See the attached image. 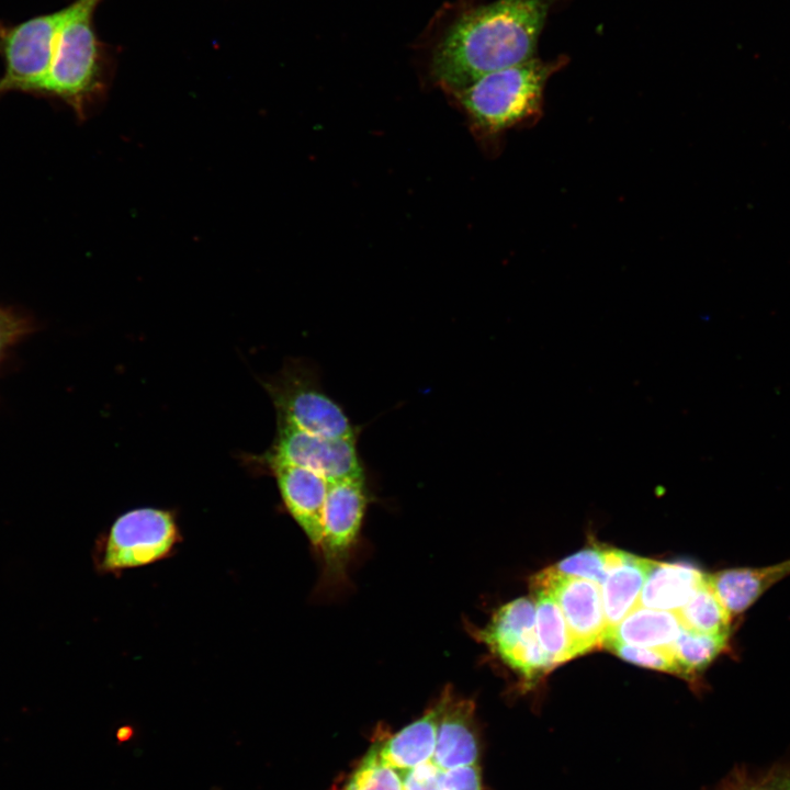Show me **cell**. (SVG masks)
I'll list each match as a JSON object with an SVG mask.
<instances>
[{"label":"cell","instance_id":"obj_1","mask_svg":"<svg viewBox=\"0 0 790 790\" xmlns=\"http://www.w3.org/2000/svg\"><path fill=\"white\" fill-rule=\"evenodd\" d=\"M340 790H484L474 702L445 687L400 730L377 729Z\"/></svg>","mask_w":790,"mask_h":790},{"label":"cell","instance_id":"obj_2","mask_svg":"<svg viewBox=\"0 0 790 790\" xmlns=\"http://www.w3.org/2000/svg\"><path fill=\"white\" fill-rule=\"evenodd\" d=\"M550 4L496 0L465 11L433 50V78L454 94L486 74L534 58Z\"/></svg>","mask_w":790,"mask_h":790},{"label":"cell","instance_id":"obj_3","mask_svg":"<svg viewBox=\"0 0 790 790\" xmlns=\"http://www.w3.org/2000/svg\"><path fill=\"white\" fill-rule=\"evenodd\" d=\"M102 0H74L66 5L55 35L52 60L40 93L67 102L79 116L104 89L106 52L93 26Z\"/></svg>","mask_w":790,"mask_h":790},{"label":"cell","instance_id":"obj_4","mask_svg":"<svg viewBox=\"0 0 790 790\" xmlns=\"http://www.w3.org/2000/svg\"><path fill=\"white\" fill-rule=\"evenodd\" d=\"M563 63L534 57L486 74L454 95L476 131L498 134L541 114L545 84Z\"/></svg>","mask_w":790,"mask_h":790},{"label":"cell","instance_id":"obj_5","mask_svg":"<svg viewBox=\"0 0 790 790\" xmlns=\"http://www.w3.org/2000/svg\"><path fill=\"white\" fill-rule=\"evenodd\" d=\"M276 424L325 438H357L345 409L323 390L313 369L290 362L264 383Z\"/></svg>","mask_w":790,"mask_h":790},{"label":"cell","instance_id":"obj_6","mask_svg":"<svg viewBox=\"0 0 790 790\" xmlns=\"http://www.w3.org/2000/svg\"><path fill=\"white\" fill-rule=\"evenodd\" d=\"M66 8L12 24L0 20V97L12 91L40 93L48 72L55 35Z\"/></svg>","mask_w":790,"mask_h":790},{"label":"cell","instance_id":"obj_7","mask_svg":"<svg viewBox=\"0 0 790 790\" xmlns=\"http://www.w3.org/2000/svg\"><path fill=\"white\" fill-rule=\"evenodd\" d=\"M179 530L171 511L137 508L121 515L108 533L101 566L106 572L139 567L165 558Z\"/></svg>","mask_w":790,"mask_h":790},{"label":"cell","instance_id":"obj_8","mask_svg":"<svg viewBox=\"0 0 790 790\" xmlns=\"http://www.w3.org/2000/svg\"><path fill=\"white\" fill-rule=\"evenodd\" d=\"M258 459L266 467H305L329 482L364 475L357 438H325L282 424L271 448Z\"/></svg>","mask_w":790,"mask_h":790},{"label":"cell","instance_id":"obj_9","mask_svg":"<svg viewBox=\"0 0 790 790\" xmlns=\"http://www.w3.org/2000/svg\"><path fill=\"white\" fill-rule=\"evenodd\" d=\"M478 636L527 685L534 684L551 669L537 637L535 605L528 598L500 607Z\"/></svg>","mask_w":790,"mask_h":790},{"label":"cell","instance_id":"obj_10","mask_svg":"<svg viewBox=\"0 0 790 790\" xmlns=\"http://www.w3.org/2000/svg\"><path fill=\"white\" fill-rule=\"evenodd\" d=\"M534 592H548L558 603L578 655L602 646L607 632L600 586L591 580L558 573L553 566L530 580Z\"/></svg>","mask_w":790,"mask_h":790},{"label":"cell","instance_id":"obj_11","mask_svg":"<svg viewBox=\"0 0 790 790\" xmlns=\"http://www.w3.org/2000/svg\"><path fill=\"white\" fill-rule=\"evenodd\" d=\"M368 500L364 475L330 483L324 507L319 546L327 579L335 582L343 577L362 526Z\"/></svg>","mask_w":790,"mask_h":790},{"label":"cell","instance_id":"obj_12","mask_svg":"<svg viewBox=\"0 0 790 790\" xmlns=\"http://www.w3.org/2000/svg\"><path fill=\"white\" fill-rule=\"evenodd\" d=\"M275 477L285 508L318 550L323 537V515L330 483L324 476L301 466L268 467Z\"/></svg>","mask_w":790,"mask_h":790},{"label":"cell","instance_id":"obj_13","mask_svg":"<svg viewBox=\"0 0 790 790\" xmlns=\"http://www.w3.org/2000/svg\"><path fill=\"white\" fill-rule=\"evenodd\" d=\"M788 576L790 558L765 566L722 569L708 574V583L727 613L736 620Z\"/></svg>","mask_w":790,"mask_h":790},{"label":"cell","instance_id":"obj_14","mask_svg":"<svg viewBox=\"0 0 790 790\" xmlns=\"http://www.w3.org/2000/svg\"><path fill=\"white\" fill-rule=\"evenodd\" d=\"M707 575L690 564L651 561L639 606L676 613L706 582Z\"/></svg>","mask_w":790,"mask_h":790},{"label":"cell","instance_id":"obj_15","mask_svg":"<svg viewBox=\"0 0 790 790\" xmlns=\"http://www.w3.org/2000/svg\"><path fill=\"white\" fill-rule=\"evenodd\" d=\"M650 564L651 560L625 552L622 561L608 569L600 584L607 631L639 606Z\"/></svg>","mask_w":790,"mask_h":790},{"label":"cell","instance_id":"obj_16","mask_svg":"<svg viewBox=\"0 0 790 790\" xmlns=\"http://www.w3.org/2000/svg\"><path fill=\"white\" fill-rule=\"evenodd\" d=\"M680 629L675 612L639 606L617 627L607 631L602 645L613 640L634 646L670 650Z\"/></svg>","mask_w":790,"mask_h":790},{"label":"cell","instance_id":"obj_17","mask_svg":"<svg viewBox=\"0 0 790 790\" xmlns=\"http://www.w3.org/2000/svg\"><path fill=\"white\" fill-rule=\"evenodd\" d=\"M537 637L550 667L577 656L574 642L557 601L548 592H534Z\"/></svg>","mask_w":790,"mask_h":790},{"label":"cell","instance_id":"obj_18","mask_svg":"<svg viewBox=\"0 0 790 790\" xmlns=\"http://www.w3.org/2000/svg\"><path fill=\"white\" fill-rule=\"evenodd\" d=\"M731 636L696 632L681 627L672 645V653L681 677L695 681L711 663L730 650Z\"/></svg>","mask_w":790,"mask_h":790},{"label":"cell","instance_id":"obj_19","mask_svg":"<svg viewBox=\"0 0 790 790\" xmlns=\"http://www.w3.org/2000/svg\"><path fill=\"white\" fill-rule=\"evenodd\" d=\"M676 614L682 628L714 635L731 636L735 621L711 589L708 575L706 582Z\"/></svg>","mask_w":790,"mask_h":790},{"label":"cell","instance_id":"obj_20","mask_svg":"<svg viewBox=\"0 0 790 790\" xmlns=\"http://www.w3.org/2000/svg\"><path fill=\"white\" fill-rule=\"evenodd\" d=\"M612 549L595 544L560 561L553 567L561 574L585 578L600 586L612 565Z\"/></svg>","mask_w":790,"mask_h":790},{"label":"cell","instance_id":"obj_21","mask_svg":"<svg viewBox=\"0 0 790 790\" xmlns=\"http://www.w3.org/2000/svg\"><path fill=\"white\" fill-rule=\"evenodd\" d=\"M602 646L632 664L673 673L681 677V670L672 650L634 646L613 640L606 641Z\"/></svg>","mask_w":790,"mask_h":790},{"label":"cell","instance_id":"obj_22","mask_svg":"<svg viewBox=\"0 0 790 790\" xmlns=\"http://www.w3.org/2000/svg\"><path fill=\"white\" fill-rule=\"evenodd\" d=\"M743 790H790V767L775 770Z\"/></svg>","mask_w":790,"mask_h":790},{"label":"cell","instance_id":"obj_23","mask_svg":"<svg viewBox=\"0 0 790 790\" xmlns=\"http://www.w3.org/2000/svg\"><path fill=\"white\" fill-rule=\"evenodd\" d=\"M9 325L10 323L8 317L0 312V350L3 343L7 341L5 336L9 334Z\"/></svg>","mask_w":790,"mask_h":790},{"label":"cell","instance_id":"obj_24","mask_svg":"<svg viewBox=\"0 0 790 790\" xmlns=\"http://www.w3.org/2000/svg\"><path fill=\"white\" fill-rule=\"evenodd\" d=\"M133 736V730L131 727H121L116 733V738L120 743H125Z\"/></svg>","mask_w":790,"mask_h":790}]
</instances>
